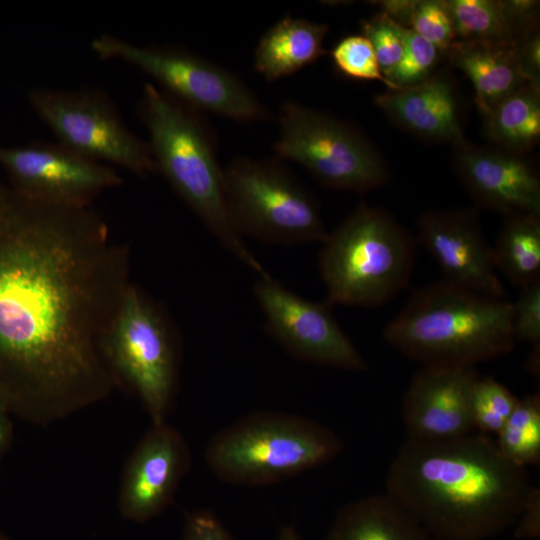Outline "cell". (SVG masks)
Returning <instances> with one entry per match:
<instances>
[{
  "instance_id": "obj_8",
  "label": "cell",
  "mask_w": 540,
  "mask_h": 540,
  "mask_svg": "<svg viewBox=\"0 0 540 540\" xmlns=\"http://www.w3.org/2000/svg\"><path fill=\"white\" fill-rule=\"evenodd\" d=\"M223 187L242 237L295 245L322 243L328 233L317 200L279 159L235 157L223 170Z\"/></svg>"
},
{
  "instance_id": "obj_2",
  "label": "cell",
  "mask_w": 540,
  "mask_h": 540,
  "mask_svg": "<svg viewBox=\"0 0 540 540\" xmlns=\"http://www.w3.org/2000/svg\"><path fill=\"white\" fill-rule=\"evenodd\" d=\"M528 469L481 433L444 441L406 439L392 459L386 493L434 540H487L514 525L532 488Z\"/></svg>"
},
{
  "instance_id": "obj_15",
  "label": "cell",
  "mask_w": 540,
  "mask_h": 540,
  "mask_svg": "<svg viewBox=\"0 0 540 540\" xmlns=\"http://www.w3.org/2000/svg\"><path fill=\"white\" fill-rule=\"evenodd\" d=\"M417 225L415 240L438 264L443 280L482 294L506 297L477 209L426 210L419 215Z\"/></svg>"
},
{
  "instance_id": "obj_10",
  "label": "cell",
  "mask_w": 540,
  "mask_h": 540,
  "mask_svg": "<svg viewBox=\"0 0 540 540\" xmlns=\"http://www.w3.org/2000/svg\"><path fill=\"white\" fill-rule=\"evenodd\" d=\"M102 60L117 59L151 76L162 91L191 108L240 122L265 121L271 113L234 73L174 45L139 46L110 34L91 42Z\"/></svg>"
},
{
  "instance_id": "obj_12",
  "label": "cell",
  "mask_w": 540,
  "mask_h": 540,
  "mask_svg": "<svg viewBox=\"0 0 540 540\" xmlns=\"http://www.w3.org/2000/svg\"><path fill=\"white\" fill-rule=\"evenodd\" d=\"M253 292L264 315L265 330L293 358L341 370L368 369L330 303L305 299L271 276L259 277Z\"/></svg>"
},
{
  "instance_id": "obj_20",
  "label": "cell",
  "mask_w": 540,
  "mask_h": 540,
  "mask_svg": "<svg viewBox=\"0 0 540 540\" xmlns=\"http://www.w3.org/2000/svg\"><path fill=\"white\" fill-rule=\"evenodd\" d=\"M325 540H434L419 520L386 492L348 503Z\"/></svg>"
},
{
  "instance_id": "obj_32",
  "label": "cell",
  "mask_w": 540,
  "mask_h": 540,
  "mask_svg": "<svg viewBox=\"0 0 540 540\" xmlns=\"http://www.w3.org/2000/svg\"><path fill=\"white\" fill-rule=\"evenodd\" d=\"M183 540H235L222 521L210 510L186 514Z\"/></svg>"
},
{
  "instance_id": "obj_38",
  "label": "cell",
  "mask_w": 540,
  "mask_h": 540,
  "mask_svg": "<svg viewBox=\"0 0 540 540\" xmlns=\"http://www.w3.org/2000/svg\"><path fill=\"white\" fill-rule=\"evenodd\" d=\"M0 540H9V539H7L4 535H2V534L0 533Z\"/></svg>"
},
{
  "instance_id": "obj_11",
  "label": "cell",
  "mask_w": 540,
  "mask_h": 540,
  "mask_svg": "<svg viewBox=\"0 0 540 540\" xmlns=\"http://www.w3.org/2000/svg\"><path fill=\"white\" fill-rule=\"evenodd\" d=\"M28 98L57 143L139 177L157 173L148 143L127 127L113 99L101 88H35Z\"/></svg>"
},
{
  "instance_id": "obj_22",
  "label": "cell",
  "mask_w": 540,
  "mask_h": 540,
  "mask_svg": "<svg viewBox=\"0 0 540 540\" xmlns=\"http://www.w3.org/2000/svg\"><path fill=\"white\" fill-rule=\"evenodd\" d=\"M483 117L484 133L494 147L524 156L540 139V87L522 86Z\"/></svg>"
},
{
  "instance_id": "obj_13",
  "label": "cell",
  "mask_w": 540,
  "mask_h": 540,
  "mask_svg": "<svg viewBox=\"0 0 540 540\" xmlns=\"http://www.w3.org/2000/svg\"><path fill=\"white\" fill-rule=\"evenodd\" d=\"M0 164L14 189L62 206L91 207L104 191L122 184L113 167L59 143L34 141L25 146L0 147Z\"/></svg>"
},
{
  "instance_id": "obj_29",
  "label": "cell",
  "mask_w": 540,
  "mask_h": 540,
  "mask_svg": "<svg viewBox=\"0 0 540 540\" xmlns=\"http://www.w3.org/2000/svg\"><path fill=\"white\" fill-rule=\"evenodd\" d=\"M409 28L433 44L442 54L447 53L456 42L446 0H418Z\"/></svg>"
},
{
  "instance_id": "obj_30",
  "label": "cell",
  "mask_w": 540,
  "mask_h": 540,
  "mask_svg": "<svg viewBox=\"0 0 540 540\" xmlns=\"http://www.w3.org/2000/svg\"><path fill=\"white\" fill-rule=\"evenodd\" d=\"M361 29L373 47L382 74L389 80L403 54L400 25L378 12L372 18L362 20Z\"/></svg>"
},
{
  "instance_id": "obj_33",
  "label": "cell",
  "mask_w": 540,
  "mask_h": 540,
  "mask_svg": "<svg viewBox=\"0 0 540 540\" xmlns=\"http://www.w3.org/2000/svg\"><path fill=\"white\" fill-rule=\"evenodd\" d=\"M521 69L530 84L540 87V34L539 26L525 33L515 44Z\"/></svg>"
},
{
  "instance_id": "obj_16",
  "label": "cell",
  "mask_w": 540,
  "mask_h": 540,
  "mask_svg": "<svg viewBox=\"0 0 540 540\" xmlns=\"http://www.w3.org/2000/svg\"><path fill=\"white\" fill-rule=\"evenodd\" d=\"M478 377L475 367L421 366L402 399L407 439L444 441L476 432L470 398Z\"/></svg>"
},
{
  "instance_id": "obj_21",
  "label": "cell",
  "mask_w": 540,
  "mask_h": 540,
  "mask_svg": "<svg viewBox=\"0 0 540 540\" xmlns=\"http://www.w3.org/2000/svg\"><path fill=\"white\" fill-rule=\"evenodd\" d=\"M327 24L286 16L260 38L254 52V68L274 81L296 73L327 54L323 48Z\"/></svg>"
},
{
  "instance_id": "obj_34",
  "label": "cell",
  "mask_w": 540,
  "mask_h": 540,
  "mask_svg": "<svg viewBox=\"0 0 540 540\" xmlns=\"http://www.w3.org/2000/svg\"><path fill=\"white\" fill-rule=\"evenodd\" d=\"M515 525L516 540H535L540 538V489L532 486L521 514Z\"/></svg>"
},
{
  "instance_id": "obj_26",
  "label": "cell",
  "mask_w": 540,
  "mask_h": 540,
  "mask_svg": "<svg viewBox=\"0 0 540 540\" xmlns=\"http://www.w3.org/2000/svg\"><path fill=\"white\" fill-rule=\"evenodd\" d=\"M517 398L493 377H478L474 383L470 411L475 431L497 435L517 406Z\"/></svg>"
},
{
  "instance_id": "obj_18",
  "label": "cell",
  "mask_w": 540,
  "mask_h": 540,
  "mask_svg": "<svg viewBox=\"0 0 540 540\" xmlns=\"http://www.w3.org/2000/svg\"><path fill=\"white\" fill-rule=\"evenodd\" d=\"M374 102L392 123L418 138L452 146L465 139L456 87L447 75L387 89Z\"/></svg>"
},
{
  "instance_id": "obj_1",
  "label": "cell",
  "mask_w": 540,
  "mask_h": 540,
  "mask_svg": "<svg viewBox=\"0 0 540 540\" xmlns=\"http://www.w3.org/2000/svg\"><path fill=\"white\" fill-rule=\"evenodd\" d=\"M130 281L129 247L91 207L0 183V397L47 425L118 387L103 342Z\"/></svg>"
},
{
  "instance_id": "obj_28",
  "label": "cell",
  "mask_w": 540,
  "mask_h": 540,
  "mask_svg": "<svg viewBox=\"0 0 540 540\" xmlns=\"http://www.w3.org/2000/svg\"><path fill=\"white\" fill-rule=\"evenodd\" d=\"M336 69L346 77L358 80H377L396 89L398 86L382 74L370 41L364 35L342 38L330 52Z\"/></svg>"
},
{
  "instance_id": "obj_35",
  "label": "cell",
  "mask_w": 540,
  "mask_h": 540,
  "mask_svg": "<svg viewBox=\"0 0 540 540\" xmlns=\"http://www.w3.org/2000/svg\"><path fill=\"white\" fill-rule=\"evenodd\" d=\"M417 2L418 0H382L373 3L379 8V12L395 23L409 28Z\"/></svg>"
},
{
  "instance_id": "obj_17",
  "label": "cell",
  "mask_w": 540,
  "mask_h": 540,
  "mask_svg": "<svg viewBox=\"0 0 540 540\" xmlns=\"http://www.w3.org/2000/svg\"><path fill=\"white\" fill-rule=\"evenodd\" d=\"M454 171L475 203L504 216L540 215V178L523 155L466 139L453 145Z\"/></svg>"
},
{
  "instance_id": "obj_36",
  "label": "cell",
  "mask_w": 540,
  "mask_h": 540,
  "mask_svg": "<svg viewBox=\"0 0 540 540\" xmlns=\"http://www.w3.org/2000/svg\"><path fill=\"white\" fill-rule=\"evenodd\" d=\"M10 410L0 397V457L5 453L12 437V425L10 422Z\"/></svg>"
},
{
  "instance_id": "obj_31",
  "label": "cell",
  "mask_w": 540,
  "mask_h": 540,
  "mask_svg": "<svg viewBox=\"0 0 540 540\" xmlns=\"http://www.w3.org/2000/svg\"><path fill=\"white\" fill-rule=\"evenodd\" d=\"M512 328L516 343L540 346V281L520 288L512 302Z\"/></svg>"
},
{
  "instance_id": "obj_37",
  "label": "cell",
  "mask_w": 540,
  "mask_h": 540,
  "mask_svg": "<svg viewBox=\"0 0 540 540\" xmlns=\"http://www.w3.org/2000/svg\"><path fill=\"white\" fill-rule=\"evenodd\" d=\"M276 540H303L296 529L289 525L281 526Z\"/></svg>"
},
{
  "instance_id": "obj_24",
  "label": "cell",
  "mask_w": 540,
  "mask_h": 540,
  "mask_svg": "<svg viewBox=\"0 0 540 540\" xmlns=\"http://www.w3.org/2000/svg\"><path fill=\"white\" fill-rule=\"evenodd\" d=\"M456 42H479L514 46L518 34L502 0H446Z\"/></svg>"
},
{
  "instance_id": "obj_3",
  "label": "cell",
  "mask_w": 540,
  "mask_h": 540,
  "mask_svg": "<svg viewBox=\"0 0 540 540\" xmlns=\"http://www.w3.org/2000/svg\"><path fill=\"white\" fill-rule=\"evenodd\" d=\"M383 337L421 366L475 367L513 350L512 302L441 279L415 290Z\"/></svg>"
},
{
  "instance_id": "obj_25",
  "label": "cell",
  "mask_w": 540,
  "mask_h": 540,
  "mask_svg": "<svg viewBox=\"0 0 540 540\" xmlns=\"http://www.w3.org/2000/svg\"><path fill=\"white\" fill-rule=\"evenodd\" d=\"M496 446L511 463L528 468L540 462V395L519 399L516 408L496 435Z\"/></svg>"
},
{
  "instance_id": "obj_6",
  "label": "cell",
  "mask_w": 540,
  "mask_h": 540,
  "mask_svg": "<svg viewBox=\"0 0 540 540\" xmlns=\"http://www.w3.org/2000/svg\"><path fill=\"white\" fill-rule=\"evenodd\" d=\"M321 244L318 266L331 305L381 306L409 284L416 240L381 207L360 203Z\"/></svg>"
},
{
  "instance_id": "obj_19",
  "label": "cell",
  "mask_w": 540,
  "mask_h": 540,
  "mask_svg": "<svg viewBox=\"0 0 540 540\" xmlns=\"http://www.w3.org/2000/svg\"><path fill=\"white\" fill-rule=\"evenodd\" d=\"M471 81L475 104L484 116L498 102L526 84L515 45L455 42L446 53Z\"/></svg>"
},
{
  "instance_id": "obj_23",
  "label": "cell",
  "mask_w": 540,
  "mask_h": 540,
  "mask_svg": "<svg viewBox=\"0 0 540 540\" xmlns=\"http://www.w3.org/2000/svg\"><path fill=\"white\" fill-rule=\"evenodd\" d=\"M492 251L497 271L514 286L540 281V215L504 216Z\"/></svg>"
},
{
  "instance_id": "obj_5",
  "label": "cell",
  "mask_w": 540,
  "mask_h": 540,
  "mask_svg": "<svg viewBox=\"0 0 540 540\" xmlns=\"http://www.w3.org/2000/svg\"><path fill=\"white\" fill-rule=\"evenodd\" d=\"M341 438L311 418L273 410L249 413L215 433L203 457L210 472L234 486H266L334 460Z\"/></svg>"
},
{
  "instance_id": "obj_39",
  "label": "cell",
  "mask_w": 540,
  "mask_h": 540,
  "mask_svg": "<svg viewBox=\"0 0 540 540\" xmlns=\"http://www.w3.org/2000/svg\"><path fill=\"white\" fill-rule=\"evenodd\" d=\"M514 540H516V539H514ZM535 540H539V539H535Z\"/></svg>"
},
{
  "instance_id": "obj_27",
  "label": "cell",
  "mask_w": 540,
  "mask_h": 540,
  "mask_svg": "<svg viewBox=\"0 0 540 540\" xmlns=\"http://www.w3.org/2000/svg\"><path fill=\"white\" fill-rule=\"evenodd\" d=\"M400 30L403 54L389 80L398 87H406L429 78L442 53L412 29L400 25Z\"/></svg>"
},
{
  "instance_id": "obj_4",
  "label": "cell",
  "mask_w": 540,
  "mask_h": 540,
  "mask_svg": "<svg viewBox=\"0 0 540 540\" xmlns=\"http://www.w3.org/2000/svg\"><path fill=\"white\" fill-rule=\"evenodd\" d=\"M156 170L218 242L258 277L270 275L235 228L214 135L201 112L147 83L137 106Z\"/></svg>"
},
{
  "instance_id": "obj_9",
  "label": "cell",
  "mask_w": 540,
  "mask_h": 540,
  "mask_svg": "<svg viewBox=\"0 0 540 540\" xmlns=\"http://www.w3.org/2000/svg\"><path fill=\"white\" fill-rule=\"evenodd\" d=\"M278 121V159L298 163L323 186L365 193L389 180L385 158L354 125L295 101L281 105Z\"/></svg>"
},
{
  "instance_id": "obj_7",
  "label": "cell",
  "mask_w": 540,
  "mask_h": 540,
  "mask_svg": "<svg viewBox=\"0 0 540 540\" xmlns=\"http://www.w3.org/2000/svg\"><path fill=\"white\" fill-rule=\"evenodd\" d=\"M103 354L118 387L139 399L151 423L166 421L178 389L179 342L164 311L132 283L105 335Z\"/></svg>"
},
{
  "instance_id": "obj_14",
  "label": "cell",
  "mask_w": 540,
  "mask_h": 540,
  "mask_svg": "<svg viewBox=\"0 0 540 540\" xmlns=\"http://www.w3.org/2000/svg\"><path fill=\"white\" fill-rule=\"evenodd\" d=\"M191 465L190 448L167 421L151 427L128 457L120 483L118 506L122 516L145 523L173 502Z\"/></svg>"
}]
</instances>
